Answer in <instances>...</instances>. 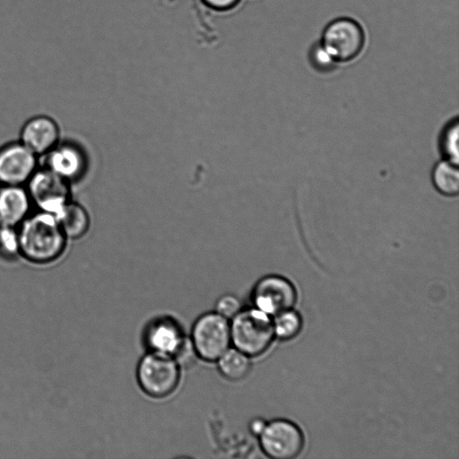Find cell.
<instances>
[{"label":"cell","mask_w":459,"mask_h":459,"mask_svg":"<svg viewBox=\"0 0 459 459\" xmlns=\"http://www.w3.org/2000/svg\"><path fill=\"white\" fill-rule=\"evenodd\" d=\"M20 255L36 264H48L64 254L67 238L56 215L38 211L16 228Z\"/></svg>","instance_id":"obj_1"},{"label":"cell","mask_w":459,"mask_h":459,"mask_svg":"<svg viewBox=\"0 0 459 459\" xmlns=\"http://www.w3.org/2000/svg\"><path fill=\"white\" fill-rule=\"evenodd\" d=\"M230 323L232 347L251 359L270 348L274 338L271 316L255 307H242Z\"/></svg>","instance_id":"obj_2"},{"label":"cell","mask_w":459,"mask_h":459,"mask_svg":"<svg viewBox=\"0 0 459 459\" xmlns=\"http://www.w3.org/2000/svg\"><path fill=\"white\" fill-rule=\"evenodd\" d=\"M182 368L173 357L147 351L136 366V381L149 397L164 399L176 392Z\"/></svg>","instance_id":"obj_3"},{"label":"cell","mask_w":459,"mask_h":459,"mask_svg":"<svg viewBox=\"0 0 459 459\" xmlns=\"http://www.w3.org/2000/svg\"><path fill=\"white\" fill-rule=\"evenodd\" d=\"M189 339L199 359L215 363L231 347L230 320L214 310L204 313L194 322Z\"/></svg>","instance_id":"obj_4"},{"label":"cell","mask_w":459,"mask_h":459,"mask_svg":"<svg viewBox=\"0 0 459 459\" xmlns=\"http://www.w3.org/2000/svg\"><path fill=\"white\" fill-rule=\"evenodd\" d=\"M320 43L338 62L356 58L365 45V33L354 19L340 17L330 22L323 30Z\"/></svg>","instance_id":"obj_5"},{"label":"cell","mask_w":459,"mask_h":459,"mask_svg":"<svg viewBox=\"0 0 459 459\" xmlns=\"http://www.w3.org/2000/svg\"><path fill=\"white\" fill-rule=\"evenodd\" d=\"M25 186L39 211L56 216L72 200L70 182L45 167L38 168Z\"/></svg>","instance_id":"obj_6"},{"label":"cell","mask_w":459,"mask_h":459,"mask_svg":"<svg viewBox=\"0 0 459 459\" xmlns=\"http://www.w3.org/2000/svg\"><path fill=\"white\" fill-rule=\"evenodd\" d=\"M262 451L270 458L291 459L298 456L304 446V436L294 422L276 419L266 422L257 437Z\"/></svg>","instance_id":"obj_7"},{"label":"cell","mask_w":459,"mask_h":459,"mask_svg":"<svg viewBox=\"0 0 459 459\" xmlns=\"http://www.w3.org/2000/svg\"><path fill=\"white\" fill-rule=\"evenodd\" d=\"M251 299L253 307L273 316L294 307L297 291L294 285L283 276L270 274L255 284Z\"/></svg>","instance_id":"obj_8"},{"label":"cell","mask_w":459,"mask_h":459,"mask_svg":"<svg viewBox=\"0 0 459 459\" xmlns=\"http://www.w3.org/2000/svg\"><path fill=\"white\" fill-rule=\"evenodd\" d=\"M38 169V156L20 141L0 147V185L25 186Z\"/></svg>","instance_id":"obj_9"},{"label":"cell","mask_w":459,"mask_h":459,"mask_svg":"<svg viewBox=\"0 0 459 459\" xmlns=\"http://www.w3.org/2000/svg\"><path fill=\"white\" fill-rule=\"evenodd\" d=\"M186 338L179 322L169 316L154 317L145 325L143 332V342L147 351L171 357Z\"/></svg>","instance_id":"obj_10"},{"label":"cell","mask_w":459,"mask_h":459,"mask_svg":"<svg viewBox=\"0 0 459 459\" xmlns=\"http://www.w3.org/2000/svg\"><path fill=\"white\" fill-rule=\"evenodd\" d=\"M19 141L38 157L44 156L60 143V127L53 117L36 115L22 125Z\"/></svg>","instance_id":"obj_11"},{"label":"cell","mask_w":459,"mask_h":459,"mask_svg":"<svg viewBox=\"0 0 459 459\" xmlns=\"http://www.w3.org/2000/svg\"><path fill=\"white\" fill-rule=\"evenodd\" d=\"M32 205L25 186L0 185V221L17 228L30 213Z\"/></svg>","instance_id":"obj_12"},{"label":"cell","mask_w":459,"mask_h":459,"mask_svg":"<svg viewBox=\"0 0 459 459\" xmlns=\"http://www.w3.org/2000/svg\"><path fill=\"white\" fill-rule=\"evenodd\" d=\"M44 156V167L69 182L82 168V155L74 146L67 143H59Z\"/></svg>","instance_id":"obj_13"},{"label":"cell","mask_w":459,"mask_h":459,"mask_svg":"<svg viewBox=\"0 0 459 459\" xmlns=\"http://www.w3.org/2000/svg\"><path fill=\"white\" fill-rule=\"evenodd\" d=\"M67 239H79L85 236L91 226L87 210L78 203L68 202L56 216Z\"/></svg>","instance_id":"obj_14"},{"label":"cell","mask_w":459,"mask_h":459,"mask_svg":"<svg viewBox=\"0 0 459 459\" xmlns=\"http://www.w3.org/2000/svg\"><path fill=\"white\" fill-rule=\"evenodd\" d=\"M215 363L221 376L230 382L242 381L252 368L251 358L232 346Z\"/></svg>","instance_id":"obj_15"},{"label":"cell","mask_w":459,"mask_h":459,"mask_svg":"<svg viewBox=\"0 0 459 459\" xmlns=\"http://www.w3.org/2000/svg\"><path fill=\"white\" fill-rule=\"evenodd\" d=\"M431 182L440 195L456 196L459 192L458 164L444 159L437 161L431 171Z\"/></svg>","instance_id":"obj_16"},{"label":"cell","mask_w":459,"mask_h":459,"mask_svg":"<svg viewBox=\"0 0 459 459\" xmlns=\"http://www.w3.org/2000/svg\"><path fill=\"white\" fill-rule=\"evenodd\" d=\"M273 326L274 336L288 341L299 334L302 327V319L297 311L290 308L273 316Z\"/></svg>","instance_id":"obj_17"},{"label":"cell","mask_w":459,"mask_h":459,"mask_svg":"<svg viewBox=\"0 0 459 459\" xmlns=\"http://www.w3.org/2000/svg\"><path fill=\"white\" fill-rule=\"evenodd\" d=\"M458 120L449 121L442 129L438 148L444 160L458 164Z\"/></svg>","instance_id":"obj_18"},{"label":"cell","mask_w":459,"mask_h":459,"mask_svg":"<svg viewBox=\"0 0 459 459\" xmlns=\"http://www.w3.org/2000/svg\"><path fill=\"white\" fill-rule=\"evenodd\" d=\"M20 255L16 228L5 226L0 239V257L13 260Z\"/></svg>","instance_id":"obj_19"},{"label":"cell","mask_w":459,"mask_h":459,"mask_svg":"<svg viewBox=\"0 0 459 459\" xmlns=\"http://www.w3.org/2000/svg\"><path fill=\"white\" fill-rule=\"evenodd\" d=\"M309 58L314 68L320 72H329L336 65V61L320 42L312 47L309 52Z\"/></svg>","instance_id":"obj_20"},{"label":"cell","mask_w":459,"mask_h":459,"mask_svg":"<svg viewBox=\"0 0 459 459\" xmlns=\"http://www.w3.org/2000/svg\"><path fill=\"white\" fill-rule=\"evenodd\" d=\"M240 300L232 294H225L218 299L214 311L230 320L242 308Z\"/></svg>","instance_id":"obj_21"},{"label":"cell","mask_w":459,"mask_h":459,"mask_svg":"<svg viewBox=\"0 0 459 459\" xmlns=\"http://www.w3.org/2000/svg\"><path fill=\"white\" fill-rule=\"evenodd\" d=\"M173 358L181 368H190L199 359L189 336H186Z\"/></svg>","instance_id":"obj_22"},{"label":"cell","mask_w":459,"mask_h":459,"mask_svg":"<svg viewBox=\"0 0 459 459\" xmlns=\"http://www.w3.org/2000/svg\"><path fill=\"white\" fill-rule=\"evenodd\" d=\"M203 2L215 10L225 11L234 7L239 0H203Z\"/></svg>","instance_id":"obj_23"},{"label":"cell","mask_w":459,"mask_h":459,"mask_svg":"<svg viewBox=\"0 0 459 459\" xmlns=\"http://www.w3.org/2000/svg\"><path fill=\"white\" fill-rule=\"evenodd\" d=\"M266 421L262 418H255L249 423V431L258 437L264 429Z\"/></svg>","instance_id":"obj_24"},{"label":"cell","mask_w":459,"mask_h":459,"mask_svg":"<svg viewBox=\"0 0 459 459\" xmlns=\"http://www.w3.org/2000/svg\"><path fill=\"white\" fill-rule=\"evenodd\" d=\"M4 227H5V225H4V224L0 221V239H1V237H2V234H3V231H4Z\"/></svg>","instance_id":"obj_25"}]
</instances>
